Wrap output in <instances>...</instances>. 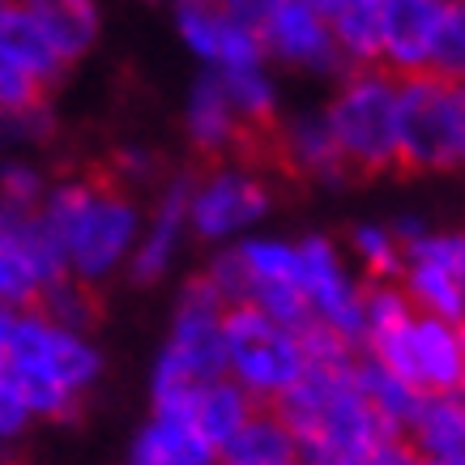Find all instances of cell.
<instances>
[{
	"label": "cell",
	"instance_id": "cell-1",
	"mask_svg": "<svg viewBox=\"0 0 465 465\" xmlns=\"http://www.w3.org/2000/svg\"><path fill=\"white\" fill-rule=\"evenodd\" d=\"M142 218L145 210L137 197L112 175L52 180L43 205L35 210V226L56 252L60 273L90 291L128 269V256L142 235Z\"/></svg>",
	"mask_w": 465,
	"mask_h": 465
},
{
	"label": "cell",
	"instance_id": "cell-2",
	"mask_svg": "<svg viewBox=\"0 0 465 465\" xmlns=\"http://www.w3.org/2000/svg\"><path fill=\"white\" fill-rule=\"evenodd\" d=\"M0 376L22 397L30 419L60 423L73 419L103 381V351L85 329H69L39 308H17L0 354Z\"/></svg>",
	"mask_w": 465,
	"mask_h": 465
},
{
	"label": "cell",
	"instance_id": "cell-3",
	"mask_svg": "<svg viewBox=\"0 0 465 465\" xmlns=\"http://www.w3.org/2000/svg\"><path fill=\"white\" fill-rule=\"evenodd\" d=\"M278 419L286 423L303 465H351L371 444L393 436L367 406L359 363L346 351L316 354L303 381L278 401Z\"/></svg>",
	"mask_w": 465,
	"mask_h": 465
},
{
	"label": "cell",
	"instance_id": "cell-4",
	"mask_svg": "<svg viewBox=\"0 0 465 465\" xmlns=\"http://www.w3.org/2000/svg\"><path fill=\"white\" fill-rule=\"evenodd\" d=\"M226 308H256L273 321L312 333L303 291H299V243L295 235L256 231L248 240L218 248L210 269L201 273Z\"/></svg>",
	"mask_w": 465,
	"mask_h": 465
},
{
	"label": "cell",
	"instance_id": "cell-5",
	"mask_svg": "<svg viewBox=\"0 0 465 465\" xmlns=\"http://www.w3.org/2000/svg\"><path fill=\"white\" fill-rule=\"evenodd\" d=\"M223 316L226 303L213 295V286L205 278L180 291L175 308H171L167 333L154 354V371H150V393H154V410L171 414L180 410L201 384L226 376L223 363Z\"/></svg>",
	"mask_w": 465,
	"mask_h": 465
},
{
	"label": "cell",
	"instance_id": "cell-6",
	"mask_svg": "<svg viewBox=\"0 0 465 465\" xmlns=\"http://www.w3.org/2000/svg\"><path fill=\"white\" fill-rule=\"evenodd\" d=\"M338 154L351 175H384L401 167L397 150V77L376 69H341L321 103Z\"/></svg>",
	"mask_w": 465,
	"mask_h": 465
},
{
	"label": "cell",
	"instance_id": "cell-7",
	"mask_svg": "<svg viewBox=\"0 0 465 465\" xmlns=\"http://www.w3.org/2000/svg\"><path fill=\"white\" fill-rule=\"evenodd\" d=\"M223 363L252 401H282L312 367V341L256 308H226Z\"/></svg>",
	"mask_w": 465,
	"mask_h": 465
},
{
	"label": "cell",
	"instance_id": "cell-8",
	"mask_svg": "<svg viewBox=\"0 0 465 465\" xmlns=\"http://www.w3.org/2000/svg\"><path fill=\"white\" fill-rule=\"evenodd\" d=\"M273 205V183L243 158H213L205 171L188 175V235L213 252L256 235Z\"/></svg>",
	"mask_w": 465,
	"mask_h": 465
},
{
	"label": "cell",
	"instance_id": "cell-9",
	"mask_svg": "<svg viewBox=\"0 0 465 465\" xmlns=\"http://www.w3.org/2000/svg\"><path fill=\"white\" fill-rule=\"evenodd\" d=\"M367 351L381 367L423 397L436 393H461L465 389V324L444 321V316H427V312H410L401 324L376 341H367Z\"/></svg>",
	"mask_w": 465,
	"mask_h": 465
},
{
	"label": "cell",
	"instance_id": "cell-10",
	"mask_svg": "<svg viewBox=\"0 0 465 465\" xmlns=\"http://www.w3.org/2000/svg\"><path fill=\"white\" fill-rule=\"evenodd\" d=\"M461 85L436 73L397 77V150L410 171H457Z\"/></svg>",
	"mask_w": 465,
	"mask_h": 465
},
{
	"label": "cell",
	"instance_id": "cell-11",
	"mask_svg": "<svg viewBox=\"0 0 465 465\" xmlns=\"http://www.w3.org/2000/svg\"><path fill=\"white\" fill-rule=\"evenodd\" d=\"M299 243V291L308 308L312 333L341 341H363V282L354 265L346 261L338 240H329L321 231L295 235Z\"/></svg>",
	"mask_w": 465,
	"mask_h": 465
},
{
	"label": "cell",
	"instance_id": "cell-12",
	"mask_svg": "<svg viewBox=\"0 0 465 465\" xmlns=\"http://www.w3.org/2000/svg\"><path fill=\"white\" fill-rule=\"evenodd\" d=\"M248 17H252L265 64L299 73V77H338L341 73L329 17L312 0H256Z\"/></svg>",
	"mask_w": 465,
	"mask_h": 465
},
{
	"label": "cell",
	"instance_id": "cell-13",
	"mask_svg": "<svg viewBox=\"0 0 465 465\" xmlns=\"http://www.w3.org/2000/svg\"><path fill=\"white\" fill-rule=\"evenodd\" d=\"M397 286L414 312L465 324V226H427L423 235H414Z\"/></svg>",
	"mask_w": 465,
	"mask_h": 465
},
{
	"label": "cell",
	"instance_id": "cell-14",
	"mask_svg": "<svg viewBox=\"0 0 465 465\" xmlns=\"http://www.w3.org/2000/svg\"><path fill=\"white\" fill-rule=\"evenodd\" d=\"M171 35L201 73H231L243 64H261L252 17L226 9L213 0H175L171 5Z\"/></svg>",
	"mask_w": 465,
	"mask_h": 465
},
{
	"label": "cell",
	"instance_id": "cell-15",
	"mask_svg": "<svg viewBox=\"0 0 465 465\" xmlns=\"http://www.w3.org/2000/svg\"><path fill=\"white\" fill-rule=\"evenodd\" d=\"M193 240L188 235V175H171L158 183L154 205L145 210L142 218V235H137V248L128 256V278L137 286H158L171 278V269L180 265L183 243Z\"/></svg>",
	"mask_w": 465,
	"mask_h": 465
},
{
	"label": "cell",
	"instance_id": "cell-16",
	"mask_svg": "<svg viewBox=\"0 0 465 465\" xmlns=\"http://www.w3.org/2000/svg\"><path fill=\"white\" fill-rule=\"evenodd\" d=\"M452 0H376L381 14V69L393 77L431 73L436 43Z\"/></svg>",
	"mask_w": 465,
	"mask_h": 465
},
{
	"label": "cell",
	"instance_id": "cell-17",
	"mask_svg": "<svg viewBox=\"0 0 465 465\" xmlns=\"http://www.w3.org/2000/svg\"><path fill=\"white\" fill-rule=\"evenodd\" d=\"M269 145L295 180L316 183V188H338L351 171L338 154L333 128L324 120V107H295L282 112L269 128Z\"/></svg>",
	"mask_w": 465,
	"mask_h": 465
},
{
	"label": "cell",
	"instance_id": "cell-18",
	"mask_svg": "<svg viewBox=\"0 0 465 465\" xmlns=\"http://www.w3.org/2000/svg\"><path fill=\"white\" fill-rule=\"evenodd\" d=\"M180 133L188 150L205 158H235L256 133L243 124L218 73H197L180 103Z\"/></svg>",
	"mask_w": 465,
	"mask_h": 465
},
{
	"label": "cell",
	"instance_id": "cell-19",
	"mask_svg": "<svg viewBox=\"0 0 465 465\" xmlns=\"http://www.w3.org/2000/svg\"><path fill=\"white\" fill-rule=\"evenodd\" d=\"M0 64L22 73L39 90H52L73 73L52 43L39 0H0Z\"/></svg>",
	"mask_w": 465,
	"mask_h": 465
},
{
	"label": "cell",
	"instance_id": "cell-20",
	"mask_svg": "<svg viewBox=\"0 0 465 465\" xmlns=\"http://www.w3.org/2000/svg\"><path fill=\"white\" fill-rule=\"evenodd\" d=\"M56 278L64 273L35 218H9L0 226V308H35Z\"/></svg>",
	"mask_w": 465,
	"mask_h": 465
},
{
	"label": "cell",
	"instance_id": "cell-21",
	"mask_svg": "<svg viewBox=\"0 0 465 465\" xmlns=\"http://www.w3.org/2000/svg\"><path fill=\"white\" fill-rule=\"evenodd\" d=\"M218 449L201 436L197 427L183 414H163L154 410L150 423L137 431L133 449H128V465H218Z\"/></svg>",
	"mask_w": 465,
	"mask_h": 465
},
{
	"label": "cell",
	"instance_id": "cell-22",
	"mask_svg": "<svg viewBox=\"0 0 465 465\" xmlns=\"http://www.w3.org/2000/svg\"><path fill=\"white\" fill-rule=\"evenodd\" d=\"M171 414H183V419H188V423L197 427L201 436L218 449V457H223L226 444L248 427V419L256 414V406H252V397L243 393L231 376H218V381L201 384L197 393L188 397L180 410H171Z\"/></svg>",
	"mask_w": 465,
	"mask_h": 465
},
{
	"label": "cell",
	"instance_id": "cell-23",
	"mask_svg": "<svg viewBox=\"0 0 465 465\" xmlns=\"http://www.w3.org/2000/svg\"><path fill=\"white\" fill-rule=\"evenodd\" d=\"M406 431L423 461H457L465 449V397L461 393L423 397Z\"/></svg>",
	"mask_w": 465,
	"mask_h": 465
},
{
	"label": "cell",
	"instance_id": "cell-24",
	"mask_svg": "<svg viewBox=\"0 0 465 465\" xmlns=\"http://www.w3.org/2000/svg\"><path fill=\"white\" fill-rule=\"evenodd\" d=\"M43 22L52 30V43L69 69H77L103 39V9L99 0H39Z\"/></svg>",
	"mask_w": 465,
	"mask_h": 465
},
{
	"label": "cell",
	"instance_id": "cell-25",
	"mask_svg": "<svg viewBox=\"0 0 465 465\" xmlns=\"http://www.w3.org/2000/svg\"><path fill=\"white\" fill-rule=\"evenodd\" d=\"M218 77H223L226 94L235 103V112L243 115V124L252 128L256 137L269 133L273 120L282 115V82H278V73L261 60V64H243V69L218 73Z\"/></svg>",
	"mask_w": 465,
	"mask_h": 465
},
{
	"label": "cell",
	"instance_id": "cell-26",
	"mask_svg": "<svg viewBox=\"0 0 465 465\" xmlns=\"http://www.w3.org/2000/svg\"><path fill=\"white\" fill-rule=\"evenodd\" d=\"M341 252L354 265V273H367L371 282H393L397 273H401V261H406V243H401L393 223L363 218V223H354L346 231Z\"/></svg>",
	"mask_w": 465,
	"mask_h": 465
},
{
	"label": "cell",
	"instance_id": "cell-27",
	"mask_svg": "<svg viewBox=\"0 0 465 465\" xmlns=\"http://www.w3.org/2000/svg\"><path fill=\"white\" fill-rule=\"evenodd\" d=\"M333 47L341 56V69H376L381 64V14L376 0H359L351 9L329 17Z\"/></svg>",
	"mask_w": 465,
	"mask_h": 465
},
{
	"label": "cell",
	"instance_id": "cell-28",
	"mask_svg": "<svg viewBox=\"0 0 465 465\" xmlns=\"http://www.w3.org/2000/svg\"><path fill=\"white\" fill-rule=\"evenodd\" d=\"M295 440L286 431V423L278 414H252L248 427L223 449L218 465H278V461H295Z\"/></svg>",
	"mask_w": 465,
	"mask_h": 465
},
{
	"label": "cell",
	"instance_id": "cell-29",
	"mask_svg": "<svg viewBox=\"0 0 465 465\" xmlns=\"http://www.w3.org/2000/svg\"><path fill=\"white\" fill-rule=\"evenodd\" d=\"M359 384H363V397L367 406L376 410V419H381L389 431H406L410 419H414V410L423 401V393H414L401 376H393L389 367H381L376 359H363L359 363Z\"/></svg>",
	"mask_w": 465,
	"mask_h": 465
},
{
	"label": "cell",
	"instance_id": "cell-30",
	"mask_svg": "<svg viewBox=\"0 0 465 465\" xmlns=\"http://www.w3.org/2000/svg\"><path fill=\"white\" fill-rule=\"evenodd\" d=\"M52 188V175L35 154H0V210L14 218H35Z\"/></svg>",
	"mask_w": 465,
	"mask_h": 465
},
{
	"label": "cell",
	"instance_id": "cell-31",
	"mask_svg": "<svg viewBox=\"0 0 465 465\" xmlns=\"http://www.w3.org/2000/svg\"><path fill=\"white\" fill-rule=\"evenodd\" d=\"M56 128V112L47 99L0 112V154H39L43 145H52Z\"/></svg>",
	"mask_w": 465,
	"mask_h": 465
},
{
	"label": "cell",
	"instance_id": "cell-32",
	"mask_svg": "<svg viewBox=\"0 0 465 465\" xmlns=\"http://www.w3.org/2000/svg\"><path fill=\"white\" fill-rule=\"evenodd\" d=\"M35 308L47 312L52 321L69 324V329H85V333H90V324H94V291L82 282H73V278H56V282L39 295Z\"/></svg>",
	"mask_w": 465,
	"mask_h": 465
},
{
	"label": "cell",
	"instance_id": "cell-33",
	"mask_svg": "<svg viewBox=\"0 0 465 465\" xmlns=\"http://www.w3.org/2000/svg\"><path fill=\"white\" fill-rule=\"evenodd\" d=\"M410 299L401 295L397 282H371L363 286V346L376 341L381 333H389L393 324H401L410 316Z\"/></svg>",
	"mask_w": 465,
	"mask_h": 465
},
{
	"label": "cell",
	"instance_id": "cell-34",
	"mask_svg": "<svg viewBox=\"0 0 465 465\" xmlns=\"http://www.w3.org/2000/svg\"><path fill=\"white\" fill-rule=\"evenodd\" d=\"M431 73L444 77L452 85H465V0H452L449 17H444V30H440L436 43V60H431Z\"/></svg>",
	"mask_w": 465,
	"mask_h": 465
},
{
	"label": "cell",
	"instance_id": "cell-35",
	"mask_svg": "<svg viewBox=\"0 0 465 465\" xmlns=\"http://www.w3.org/2000/svg\"><path fill=\"white\" fill-rule=\"evenodd\" d=\"M115 183H124L128 193L133 188H145V183H163L167 180V171H163V158H158V150H150V145H137L128 142L120 145L112 154V171H107Z\"/></svg>",
	"mask_w": 465,
	"mask_h": 465
},
{
	"label": "cell",
	"instance_id": "cell-36",
	"mask_svg": "<svg viewBox=\"0 0 465 465\" xmlns=\"http://www.w3.org/2000/svg\"><path fill=\"white\" fill-rule=\"evenodd\" d=\"M30 423H35V419H30V410L22 406V397L9 389V381L0 376V452L14 449L17 440L26 436Z\"/></svg>",
	"mask_w": 465,
	"mask_h": 465
},
{
	"label": "cell",
	"instance_id": "cell-37",
	"mask_svg": "<svg viewBox=\"0 0 465 465\" xmlns=\"http://www.w3.org/2000/svg\"><path fill=\"white\" fill-rule=\"evenodd\" d=\"M351 465H419V452L410 449V444H401L397 436H384L381 444H371V449Z\"/></svg>",
	"mask_w": 465,
	"mask_h": 465
},
{
	"label": "cell",
	"instance_id": "cell-38",
	"mask_svg": "<svg viewBox=\"0 0 465 465\" xmlns=\"http://www.w3.org/2000/svg\"><path fill=\"white\" fill-rule=\"evenodd\" d=\"M457 167L465 171V85H461V120H457Z\"/></svg>",
	"mask_w": 465,
	"mask_h": 465
},
{
	"label": "cell",
	"instance_id": "cell-39",
	"mask_svg": "<svg viewBox=\"0 0 465 465\" xmlns=\"http://www.w3.org/2000/svg\"><path fill=\"white\" fill-rule=\"evenodd\" d=\"M316 9H321L324 17H333V14H341V9H351V5H359V0H312Z\"/></svg>",
	"mask_w": 465,
	"mask_h": 465
},
{
	"label": "cell",
	"instance_id": "cell-40",
	"mask_svg": "<svg viewBox=\"0 0 465 465\" xmlns=\"http://www.w3.org/2000/svg\"><path fill=\"white\" fill-rule=\"evenodd\" d=\"M213 5H226V9H240V14H248L256 0H213Z\"/></svg>",
	"mask_w": 465,
	"mask_h": 465
},
{
	"label": "cell",
	"instance_id": "cell-41",
	"mask_svg": "<svg viewBox=\"0 0 465 465\" xmlns=\"http://www.w3.org/2000/svg\"><path fill=\"white\" fill-rule=\"evenodd\" d=\"M419 465H461V461H423V457H419Z\"/></svg>",
	"mask_w": 465,
	"mask_h": 465
},
{
	"label": "cell",
	"instance_id": "cell-42",
	"mask_svg": "<svg viewBox=\"0 0 465 465\" xmlns=\"http://www.w3.org/2000/svg\"><path fill=\"white\" fill-rule=\"evenodd\" d=\"M9 218H14V213H5V210H0V226H5V223H9Z\"/></svg>",
	"mask_w": 465,
	"mask_h": 465
},
{
	"label": "cell",
	"instance_id": "cell-43",
	"mask_svg": "<svg viewBox=\"0 0 465 465\" xmlns=\"http://www.w3.org/2000/svg\"><path fill=\"white\" fill-rule=\"evenodd\" d=\"M278 465H303V461H299V457H295V461H278Z\"/></svg>",
	"mask_w": 465,
	"mask_h": 465
},
{
	"label": "cell",
	"instance_id": "cell-44",
	"mask_svg": "<svg viewBox=\"0 0 465 465\" xmlns=\"http://www.w3.org/2000/svg\"><path fill=\"white\" fill-rule=\"evenodd\" d=\"M154 5H175V0H154Z\"/></svg>",
	"mask_w": 465,
	"mask_h": 465
},
{
	"label": "cell",
	"instance_id": "cell-45",
	"mask_svg": "<svg viewBox=\"0 0 465 465\" xmlns=\"http://www.w3.org/2000/svg\"><path fill=\"white\" fill-rule=\"evenodd\" d=\"M457 461H461V465H465V449H461V457H457Z\"/></svg>",
	"mask_w": 465,
	"mask_h": 465
},
{
	"label": "cell",
	"instance_id": "cell-46",
	"mask_svg": "<svg viewBox=\"0 0 465 465\" xmlns=\"http://www.w3.org/2000/svg\"><path fill=\"white\" fill-rule=\"evenodd\" d=\"M461 397H465V389H461Z\"/></svg>",
	"mask_w": 465,
	"mask_h": 465
}]
</instances>
